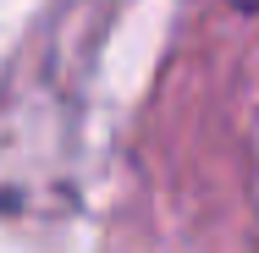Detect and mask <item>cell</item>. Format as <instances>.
Returning a JSON list of instances; mask_svg holds the SVG:
<instances>
[{
	"label": "cell",
	"instance_id": "6da1fadb",
	"mask_svg": "<svg viewBox=\"0 0 259 253\" xmlns=\"http://www.w3.org/2000/svg\"><path fill=\"white\" fill-rule=\"evenodd\" d=\"M232 11H243V17H259V0H226Z\"/></svg>",
	"mask_w": 259,
	"mask_h": 253
}]
</instances>
